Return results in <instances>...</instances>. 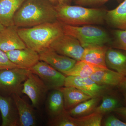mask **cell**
I'll list each match as a JSON object with an SVG mask.
<instances>
[{
	"label": "cell",
	"mask_w": 126,
	"mask_h": 126,
	"mask_svg": "<svg viewBox=\"0 0 126 126\" xmlns=\"http://www.w3.org/2000/svg\"><path fill=\"white\" fill-rule=\"evenodd\" d=\"M48 0H26L16 12L14 24L29 28L57 21L55 6Z\"/></svg>",
	"instance_id": "cell-1"
},
{
	"label": "cell",
	"mask_w": 126,
	"mask_h": 126,
	"mask_svg": "<svg viewBox=\"0 0 126 126\" xmlns=\"http://www.w3.org/2000/svg\"><path fill=\"white\" fill-rule=\"evenodd\" d=\"M55 8L57 20L62 24L73 26L101 25L106 21L107 11L103 9L59 3Z\"/></svg>",
	"instance_id": "cell-2"
},
{
	"label": "cell",
	"mask_w": 126,
	"mask_h": 126,
	"mask_svg": "<svg viewBox=\"0 0 126 126\" xmlns=\"http://www.w3.org/2000/svg\"><path fill=\"white\" fill-rule=\"evenodd\" d=\"M17 31L26 47L38 53L49 48L52 42L63 33L62 25L58 21L18 28Z\"/></svg>",
	"instance_id": "cell-3"
},
{
	"label": "cell",
	"mask_w": 126,
	"mask_h": 126,
	"mask_svg": "<svg viewBox=\"0 0 126 126\" xmlns=\"http://www.w3.org/2000/svg\"><path fill=\"white\" fill-rule=\"evenodd\" d=\"M62 25L64 33L77 39L84 48L92 46L105 45L111 41L106 31L94 25L73 26Z\"/></svg>",
	"instance_id": "cell-4"
},
{
	"label": "cell",
	"mask_w": 126,
	"mask_h": 126,
	"mask_svg": "<svg viewBox=\"0 0 126 126\" xmlns=\"http://www.w3.org/2000/svg\"><path fill=\"white\" fill-rule=\"evenodd\" d=\"M30 70L19 68L0 70V92L8 96L22 94L23 83Z\"/></svg>",
	"instance_id": "cell-5"
},
{
	"label": "cell",
	"mask_w": 126,
	"mask_h": 126,
	"mask_svg": "<svg viewBox=\"0 0 126 126\" xmlns=\"http://www.w3.org/2000/svg\"><path fill=\"white\" fill-rule=\"evenodd\" d=\"M30 70L40 78L48 90L59 89L64 86L66 77L45 62L39 61Z\"/></svg>",
	"instance_id": "cell-6"
},
{
	"label": "cell",
	"mask_w": 126,
	"mask_h": 126,
	"mask_svg": "<svg viewBox=\"0 0 126 126\" xmlns=\"http://www.w3.org/2000/svg\"><path fill=\"white\" fill-rule=\"evenodd\" d=\"M50 48L77 61L81 60L84 49L77 39L64 33L52 42Z\"/></svg>",
	"instance_id": "cell-7"
},
{
	"label": "cell",
	"mask_w": 126,
	"mask_h": 126,
	"mask_svg": "<svg viewBox=\"0 0 126 126\" xmlns=\"http://www.w3.org/2000/svg\"><path fill=\"white\" fill-rule=\"evenodd\" d=\"M48 90L40 78L30 70L28 77L23 83L22 93L29 97L33 107L38 108L39 107Z\"/></svg>",
	"instance_id": "cell-8"
},
{
	"label": "cell",
	"mask_w": 126,
	"mask_h": 126,
	"mask_svg": "<svg viewBox=\"0 0 126 126\" xmlns=\"http://www.w3.org/2000/svg\"><path fill=\"white\" fill-rule=\"evenodd\" d=\"M64 87H74L93 97H100L109 86L98 84L90 77L68 76L65 78Z\"/></svg>",
	"instance_id": "cell-9"
},
{
	"label": "cell",
	"mask_w": 126,
	"mask_h": 126,
	"mask_svg": "<svg viewBox=\"0 0 126 126\" xmlns=\"http://www.w3.org/2000/svg\"><path fill=\"white\" fill-rule=\"evenodd\" d=\"M39 54L40 61L47 63L63 73L70 70L77 61L74 59L58 53L50 47L40 52Z\"/></svg>",
	"instance_id": "cell-10"
},
{
	"label": "cell",
	"mask_w": 126,
	"mask_h": 126,
	"mask_svg": "<svg viewBox=\"0 0 126 126\" xmlns=\"http://www.w3.org/2000/svg\"><path fill=\"white\" fill-rule=\"evenodd\" d=\"M6 53L10 61L21 68L30 70L40 61L39 53L27 47Z\"/></svg>",
	"instance_id": "cell-11"
},
{
	"label": "cell",
	"mask_w": 126,
	"mask_h": 126,
	"mask_svg": "<svg viewBox=\"0 0 126 126\" xmlns=\"http://www.w3.org/2000/svg\"><path fill=\"white\" fill-rule=\"evenodd\" d=\"M15 25L5 27L0 32V49L6 52L27 47Z\"/></svg>",
	"instance_id": "cell-12"
},
{
	"label": "cell",
	"mask_w": 126,
	"mask_h": 126,
	"mask_svg": "<svg viewBox=\"0 0 126 126\" xmlns=\"http://www.w3.org/2000/svg\"><path fill=\"white\" fill-rule=\"evenodd\" d=\"M0 111L2 126H19V116L13 98L0 94Z\"/></svg>",
	"instance_id": "cell-13"
},
{
	"label": "cell",
	"mask_w": 126,
	"mask_h": 126,
	"mask_svg": "<svg viewBox=\"0 0 126 126\" xmlns=\"http://www.w3.org/2000/svg\"><path fill=\"white\" fill-rule=\"evenodd\" d=\"M11 96L18 111L19 126H36L37 121L33 107L21 98L20 95L13 94Z\"/></svg>",
	"instance_id": "cell-14"
},
{
	"label": "cell",
	"mask_w": 126,
	"mask_h": 126,
	"mask_svg": "<svg viewBox=\"0 0 126 126\" xmlns=\"http://www.w3.org/2000/svg\"><path fill=\"white\" fill-rule=\"evenodd\" d=\"M106 65L126 77V52L122 50L108 48L106 56Z\"/></svg>",
	"instance_id": "cell-15"
},
{
	"label": "cell",
	"mask_w": 126,
	"mask_h": 126,
	"mask_svg": "<svg viewBox=\"0 0 126 126\" xmlns=\"http://www.w3.org/2000/svg\"><path fill=\"white\" fill-rule=\"evenodd\" d=\"M81 60L103 68H108L106 56L108 48L105 45H96L84 48Z\"/></svg>",
	"instance_id": "cell-16"
},
{
	"label": "cell",
	"mask_w": 126,
	"mask_h": 126,
	"mask_svg": "<svg viewBox=\"0 0 126 126\" xmlns=\"http://www.w3.org/2000/svg\"><path fill=\"white\" fill-rule=\"evenodd\" d=\"M26 0H0V22L5 27L14 25L16 12Z\"/></svg>",
	"instance_id": "cell-17"
},
{
	"label": "cell",
	"mask_w": 126,
	"mask_h": 126,
	"mask_svg": "<svg viewBox=\"0 0 126 126\" xmlns=\"http://www.w3.org/2000/svg\"><path fill=\"white\" fill-rule=\"evenodd\" d=\"M125 76L118 72L106 69L98 70L93 74L90 78L100 85L108 86H117Z\"/></svg>",
	"instance_id": "cell-18"
},
{
	"label": "cell",
	"mask_w": 126,
	"mask_h": 126,
	"mask_svg": "<svg viewBox=\"0 0 126 126\" xmlns=\"http://www.w3.org/2000/svg\"><path fill=\"white\" fill-rule=\"evenodd\" d=\"M63 93L65 110H70L82 102L92 98L81 90L72 87L59 89Z\"/></svg>",
	"instance_id": "cell-19"
},
{
	"label": "cell",
	"mask_w": 126,
	"mask_h": 126,
	"mask_svg": "<svg viewBox=\"0 0 126 126\" xmlns=\"http://www.w3.org/2000/svg\"><path fill=\"white\" fill-rule=\"evenodd\" d=\"M105 21L117 30H126V0L115 9L107 11Z\"/></svg>",
	"instance_id": "cell-20"
},
{
	"label": "cell",
	"mask_w": 126,
	"mask_h": 126,
	"mask_svg": "<svg viewBox=\"0 0 126 126\" xmlns=\"http://www.w3.org/2000/svg\"><path fill=\"white\" fill-rule=\"evenodd\" d=\"M106 68L99 67L86 61L79 60L77 61L70 70L63 74L67 76L90 77L94 72Z\"/></svg>",
	"instance_id": "cell-21"
},
{
	"label": "cell",
	"mask_w": 126,
	"mask_h": 126,
	"mask_svg": "<svg viewBox=\"0 0 126 126\" xmlns=\"http://www.w3.org/2000/svg\"><path fill=\"white\" fill-rule=\"evenodd\" d=\"M100 97H93L81 103L68 111L74 117H78L88 115L94 111L97 107Z\"/></svg>",
	"instance_id": "cell-22"
},
{
	"label": "cell",
	"mask_w": 126,
	"mask_h": 126,
	"mask_svg": "<svg viewBox=\"0 0 126 126\" xmlns=\"http://www.w3.org/2000/svg\"><path fill=\"white\" fill-rule=\"evenodd\" d=\"M47 107L50 115L54 117L65 110L63 93L60 89L54 90L49 94Z\"/></svg>",
	"instance_id": "cell-23"
},
{
	"label": "cell",
	"mask_w": 126,
	"mask_h": 126,
	"mask_svg": "<svg viewBox=\"0 0 126 126\" xmlns=\"http://www.w3.org/2000/svg\"><path fill=\"white\" fill-rule=\"evenodd\" d=\"M102 117V114L94 111L82 116L73 117V120L77 126H100Z\"/></svg>",
	"instance_id": "cell-24"
},
{
	"label": "cell",
	"mask_w": 126,
	"mask_h": 126,
	"mask_svg": "<svg viewBox=\"0 0 126 126\" xmlns=\"http://www.w3.org/2000/svg\"><path fill=\"white\" fill-rule=\"evenodd\" d=\"M120 107L118 100L114 97L110 96L103 97L101 104L98 106L94 112L101 114L114 111L118 107Z\"/></svg>",
	"instance_id": "cell-25"
},
{
	"label": "cell",
	"mask_w": 126,
	"mask_h": 126,
	"mask_svg": "<svg viewBox=\"0 0 126 126\" xmlns=\"http://www.w3.org/2000/svg\"><path fill=\"white\" fill-rule=\"evenodd\" d=\"M48 124L52 126H77L73 120V117L65 110L54 117L48 122Z\"/></svg>",
	"instance_id": "cell-26"
},
{
	"label": "cell",
	"mask_w": 126,
	"mask_h": 126,
	"mask_svg": "<svg viewBox=\"0 0 126 126\" xmlns=\"http://www.w3.org/2000/svg\"><path fill=\"white\" fill-rule=\"evenodd\" d=\"M114 35L113 47L126 52V30H116Z\"/></svg>",
	"instance_id": "cell-27"
},
{
	"label": "cell",
	"mask_w": 126,
	"mask_h": 126,
	"mask_svg": "<svg viewBox=\"0 0 126 126\" xmlns=\"http://www.w3.org/2000/svg\"><path fill=\"white\" fill-rule=\"evenodd\" d=\"M18 68L10 61L6 53L0 49V70Z\"/></svg>",
	"instance_id": "cell-28"
},
{
	"label": "cell",
	"mask_w": 126,
	"mask_h": 126,
	"mask_svg": "<svg viewBox=\"0 0 126 126\" xmlns=\"http://www.w3.org/2000/svg\"><path fill=\"white\" fill-rule=\"evenodd\" d=\"M110 0H74L76 4L83 6H95L101 5Z\"/></svg>",
	"instance_id": "cell-29"
},
{
	"label": "cell",
	"mask_w": 126,
	"mask_h": 126,
	"mask_svg": "<svg viewBox=\"0 0 126 126\" xmlns=\"http://www.w3.org/2000/svg\"><path fill=\"white\" fill-rule=\"evenodd\" d=\"M104 126H126V123L119 120L114 115L109 116L104 121Z\"/></svg>",
	"instance_id": "cell-30"
},
{
	"label": "cell",
	"mask_w": 126,
	"mask_h": 126,
	"mask_svg": "<svg viewBox=\"0 0 126 126\" xmlns=\"http://www.w3.org/2000/svg\"><path fill=\"white\" fill-rule=\"evenodd\" d=\"M114 111L118 115L126 119V107H119Z\"/></svg>",
	"instance_id": "cell-31"
},
{
	"label": "cell",
	"mask_w": 126,
	"mask_h": 126,
	"mask_svg": "<svg viewBox=\"0 0 126 126\" xmlns=\"http://www.w3.org/2000/svg\"><path fill=\"white\" fill-rule=\"evenodd\" d=\"M117 86L120 90L124 92L126 91V77H124L122 80Z\"/></svg>",
	"instance_id": "cell-32"
},
{
	"label": "cell",
	"mask_w": 126,
	"mask_h": 126,
	"mask_svg": "<svg viewBox=\"0 0 126 126\" xmlns=\"http://www.w3.org/2000/svg\"><path fill=\"white\" fill-rule=\"evenodd\" d=\"M72 0H58L59 4H69Z\"/></svg>",
	"instance_id": "cell-33"
},
{
	"label": "cell",
	"mask_w": 126,
	"mask_h": 126,
	"mask_svg": "<svg viewBox=\"0 0 126 126\" xmlns=\"http://www.w3.org/2000/svg\"><path fill=\"white\" fill-rule=\"evenodd\" d=\"M48 0L52 4H57L59 3L58 0Z\"/></svg>",
	"instance_id": "cell-34"
},
{
	"label": "cell",
	"mask_w": 126,
	"mask_h": 126,
	"mask_svg": "<svg viewBox=\"0 0 126 126\" xmlns=\"http://www.w3.org/2000/svg\"><path fill=\"white\" fill-rule=\"evenodd\" d=\"M2 24V23L0 22V32L5 27Z\"/></svg>",
	"instance_id": "cell-35"
},
{
	"label": "cell",
	"mask_w": 126,
	"mask_h": 126,
	"mask_svg": "<svg viewBox=\"0 0 126 126\" xmlns=\"http://www.w3.org/2000/svg\"><path fill=\"white\" fill-rule=\"evenodd\" d=\"M123 94H124V99H125V101H126V91L124 92V93Z\"/></svg>",
	"instance_id": "cell-36"
}]
</instances>
